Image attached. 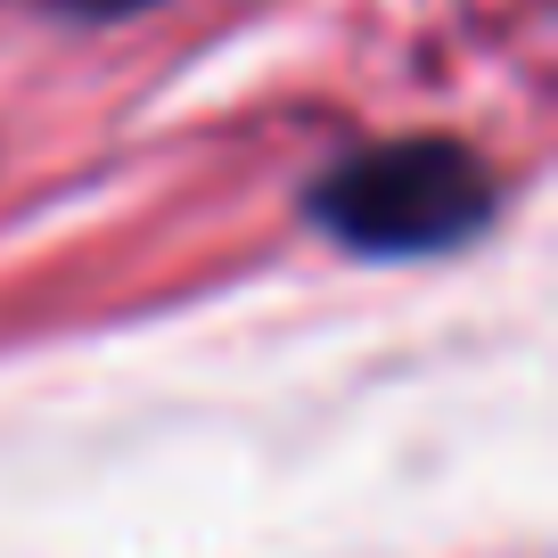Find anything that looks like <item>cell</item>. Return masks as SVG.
I'll return each instance as SVG.
<instances>
[{
    "instance_id": "obj_1",
    "label": "cell",
    "mask_w": 558,
    "mask_h": 558,
    "mask_svg": "<svg viewBox=\"0 0 558 558\" xmlns=\"http://www.w3.org/2000/svg\"><path fill=\"white\" fill-rule=\"evenodd\" d=\"M493 206H501L493 165L469 140H444V132L353 148L313 181V222L345 255H369V263L444 255V246L476 239L493 222Z\"/></svg>"
},
{
    "instance_id": "obj_2",
    "label": "cell",
    "mask_w": 558,
    "mask_h": 558,
    "mask_svg": "<svg viewBox=\"0 0 558 558\" xmlns=\"http://www.w3.org/2000/svg\"><path fill=\"white\" fill-rule=\"evenodd\" d=\"M50 17H74V25H116V17H140V9H157V0H41Z\"/></svg>"
}]
</instances>
